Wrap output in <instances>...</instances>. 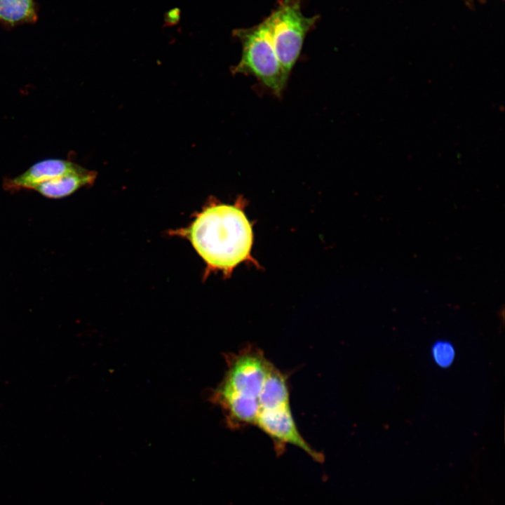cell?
Instances as JSON below:
<instances>
[{
  "label": "cell",
  "mask_w": 505,
  "mask_h": 505,
  "mask_svg": "<svg viewBox=\"0 0 505 505\" xmlns=\"http://www.w3.org/2000/svg\"><path fill=\"white\" fill-rule=\"evenodd\" d=\"M243 201L234 205L211 203L199 213L191 224L177 230L188 239L207 264L214 270L231 275L240 263L251 260L253 234L243 209Z\"/></svg>",
  "instance_id": "1"
},
{
  "label": "cell",
  "mask_w": 505,
  "mask_h": 505,
  "mask_svg": "<svg viewBox=\"0 0 505 505\" xmlns=\"http://www.w3.org/2000/svg\"><path fill=\"white\" fill-rule=\"evenodd\" d=\"M226 361V372L211 400L221 408L229 428L255 425L260 396L271 363L253 345L227 355Z\"/></svg>",
  "instance_id": "2"
},
{
  "label": "cell",
  "mask_w": 505,
  "mask_h": 505,
  "mask_svg": "<svg viewBox=\"0 0 505 505\" xmlns=\"http://www.w3.org/2000/svg\"><path fill=\"white\" fill-rule=\"evenodd\" d=\"M259 411L255 422L273 441L281 452L287 445L304 450L317 462L323 455L315 450L299 433L290 405L288 375L271 363L260 396Z\"/></svg>",
  "instance_id": "3"
},
{
  "label": "cell",
  "mask_w": 505,
  "mask_h": 505,
  "mask_svg": "<svg viewBox=\"0 0 505 505\" xmlns=\"http://www.w3.org/2000/svg\"><path fill=\"white\" fill-rule=\"evenodd\" d=\"M234 34L241 43L242 53L233 72L254 76L280 95L287 81L273 44L269 17L253 27L235 30Z\"/></svg>",
  "instance_id": "4"
},
{
  "label": "cell",
  "mask_w": 505,
  "mask_h": 505,
  "mask_svg": "<svg viewBox=\"0 0 505 505\" xmlns=\"http://www.w3.org/2000/svg\"><path fill=\"white\" fill-rule=\"evenodd\" d=\"M269 18L274 49L287 81L317 18L304 15L299 0H281Z\"/></svg>",
  "instance_id": "5"
},
{
  "label": "cell",
  "mask_w": 505,
  "mask_h": 505,
  "mask_svg": "<svg viewBox=\"0 0 505 505\" xmlns=\"http://www.w3.org/2000/svg\"><path fill=\"white\" fill-rule=\"evenodd\" d=\"M81 166L63 159H46L36 163L23 173L4 182L7 191L33 189L39 184L79 170Z\"/></svg>",
  "instance_id": "6"
},
{
  "label": "cell",
  "mask_w": 505,
  "mask_h": 505,
  "mask_svg": "<svg viewBox=\"0 0 505 505\" xmlns=\"http://www.w3.org/2000/svg\"><path fill=\"white\" fill-rule=\"evenodd\" d=\"M96 176L95 171L81 167L77 171L43 182L34 190L49 198H61L86 185L93 184Z\"/></svg>",
  "instance_id": "7"
},
{
  "label": "cell",
  "mask_w": 505,
  "mask_h": 505,
  "mask_svg": "<svg viewBox=\"0 0 505 505\" xmlns=\"http://www.w3.org/2000/svg\"><path fill=\"white\" fill-rule=\"evenodd\" d=\"M39 12L36 0H0V26L11 29L34 25L39 20Z\"/></svg>",
  "instance_id": "8"
},
{
  "label": "cell",
  "mask_w": 505,
  "mask_h": 505,
  "mask_svg": "<svg viewBox=\"0 0 505 505\" xmlns=\"http://www.w3.org/2000/svg\"><path fill=\"white\" fill-rule=\"evenodd\" d=\"M455 356V349L449 341L438 340L432 345V359L440 368H449L453 363Z\"/></svg>",
  "instance_id": "9"
},
{
  "label": "cell",
  "mask_w": 505,
  "mask_h": 505,
  "mask_svg": "<svg viewBox=\"0 0 505 505\" xmlns=\"http://www.w3.org/2000/svg\"><path fill=\"white\" fill-rule=\"evenodd\" d=\"M180 18V11L177 8H173L168 11L165 15V22L167 25H174L177 24Z\"/></svg>",
  "instance_id": "10"
}]
</instances>
